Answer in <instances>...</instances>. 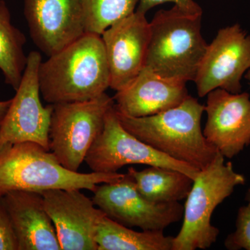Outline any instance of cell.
I'll list each match as a JSON object with an SVG mask.
<instances>
[{"label":"cell","instance_id":"6da1fadb","mask_svg":"<svg viewBox=\"0 0 250 250\" xmlns=\"http://www.w3.org/2000/svg\"><path fill=\"white\" fill-rule=\"evenodd\" d=\"M41 94L47 103L93 100L110 87V72L101 36L85 33L41 62Z\"/></svg>","mask_w":250,"mask_h":250},{"label":"cell","instance_id":"7a4b0ae2","mask_svg":"<svg viewBox=\"0 0 250 250\" xmlns=\"http://www.w3.org/2000/svg\"><path fill=\"white\" fill-rule=\"evenodd\" d=\"M204 111L205 106L190 95L178 106L153 116L136 118L116 110L122 125L137 139L199 171L207 168L219 152L203 134Z\"/></svg>","mask_w":250,"mask_h":250},{"label":"cell","instance_id":"3957f363","mask_svg":"<svg viewBox=\"0 0 250 250\" xmlns=\"http://www.w3.org/2000/svg\"><path fill=\"white\" fill-rule=\"evenodd\" d=\"M202 16L174 5L157 11L149 22L146 67L164 78L194 81L208 46L202 35Z\"/></svg>","mask_w":250,"mask_h":250},{"label":"cell","instance_id":"277c9868","mask_svg":"<svg viewBox=\"0 0 250 250\" xmlns=\"http://www.w3.org/2000/svg\"><path fill=\"white\" fill-rule=\"evenodd\" d=\"M125 174L69 170L50 151L35 143H18L0 154V194L22 190L41 192L50 189L95 191L100 184L120 180Z\"/></svg>","mask_w":250,"mask_h":250},{"label":"cell","instance_id":"5b68a950","mask_svg":"<svg viewBox=\"0 0 250 250\" xmlns=\"http://www.w3.org/2000/svg\"><path fill=\"white\" fill-rule=\"evenodd\" d=\"M243 174L225 162L220 152L207 168L199 171L187 197L184 221L178 234L174 236L172 250H207L217 241L220 230L211 224L212 215L218 205L244 185Z\"/></svg>","mask_w":250,"mask_h":250},{"label":"cell","instance_id":"8992f818","mask_svg":"<svg viewBox=\"0 0 250 250\" xmlns=\"http://www.w3.org/2000/svg\"><path fill=\"white\" fill-rule=\"evenodd\" d=\"M114 104L106 93L87 101L53 104L49 147L61 165L78 172Z\"/></svg>","mask_w":250,"mask_h":250},{"label":"cell","instance_id":"52a82bcc","mask_svg":"<svg viewBox=\"0 0 250 250\" xmlns=\"http://www.w3.org/2000/svg\"><path fill=\"white\" fill-rule=\"evenodd\" d=\"M85 162L93 172L115 173L125 166L147 165L180 171L192 179L199 170L159 152L137 139L122 125L115 104L105 118L103 131L93 143Z\"/></svg>","mask_w":250,"mask_h":250},{"label":"cell","instance_id":"ba28073f","mask_svg":"<svg viewBox=\"0 0 250 250\" xmlns=\"http://www.w3.org/2000/svg\"><path fill=\"white\" fill-rule=\"evenodd\" d=\"M42 62L39 52L27 56L21 84L0 125V154L18 143H37L49 151V132L53 104L41 103L39 69Z\"/></svg>","mask_w":250,"mask_h":250},{"label":"cell","instance_id":"9c48e42d","mask_svg":"<svg viewBox=\"0 0 250 250\" xmlns=\"http://www.w3.org/2000/svg\"><path fill=\"white\" fill-rule=\"evenodd\" d=\"M92 200L106 216L128 227L141 230L164 231L184 215L178 202L156 203L143 197L129 174L120 180L99 184Z\"/></svg>","mask_w":250,"mask_h":250},{"label":"cell","instance_id":"30bf717a","mask_svg":"<svg viewBox=\"0 0 250 250\" xmlns=\"http://www.w3.org/2000/svg\"><path fill=\"white\" fill-rule=\"evenodd\" d=\"M250 68V36L238 24L223 28L207 50L193 82L200 98L221 88L242 91L241 80Z\"/></svg>","mask_w":250,"mask_h":250},{"label":"cell","instance_id":"8fae6325","mask_svg":"<svg viewBox=\"0 0 250 250\" xmlns=\"http://www.w3.org/2000/svg\"><path fill=\"white\" fill-rule=\"evenodd\" d=\"M80 189H50L41 192L63 250H98L99 221L104 213Z\"/></svg>","mask_w":250,"mask_h":250},{"label":"cell","instance_id":"7c38bea8","mask_svg":"<svg viewBox=\"0 0 250 250\" xmlns=\"http://www.w3.org/2000/svg\"><path fill=\"white\" fill-rule=\"evenodd\" d=\"M102 36L108 69L110 88L121 91L146 66L149 41V22L136 10L108 28Z\"/></svg>","mask_w":250,"mask_h":250},{"label":"cell","instance_id":"4fadbf2b","mask_svg":"<svg viewBox=\"0 0 250 250\" xmlns=\"http://www.w3.org/2000/svg\"><path fill=\"white\" fill-rule=\"evenodd\" d=\"M24 14L33 42L48 57L86 33L81 0H24Z\"/></svg>","mask_w":250,"mask_h":250},{"label":"cell","instance_id":"5bb4252c","mask_svg":"<svg viewBox=\"0 0 250 250\" xmlns=\"http://www.w3.org/2000/svg\"><path fill=\"white\" fill-rule=\"evenodd\" d=\"M207 96L203 134L225 158L232 159L250 144V95L217 88Z\"/></svg>","mask_w":250,"mask_h":250},{"label":"cell","instance_id":"9a60e30c","mask_svg":"<svg viewBox=\"0 0 250 250\" xmlns=\"http://www.w3.org/2000/svg\"><path fill=\"white\" fill-rule=\"evenodd\" d=\"M9 213L18 250H60L55 227L41 192L16 190L0 197Z\"/></svg>","mask_w":250,"mask_h":250},{"label":"cell","instance_id":"2e32d148","mask_svg":"<svg viewBox=\"0 0 250 250\" xmlns=\"http://www.w3.org/2000/svg\"><path fill=\"white\" fill-rule=\"evenodd\" d=\"M186 84L145 66L128 86L117 92L115 108L122 114L136 118L158 114L178 106L188 96Z\"/></svg>","mask_w":250,"mask_h":250},{"label":"cell","instance_id":"e0dca14e","mask_svg":"<svg viewBox=\"0 0 250 250\" xmlns=\"http://www.w3.org/2000/svg\"><path fill=\"white\" fill-rule=\"evenodd\" d=\"M127 174L140 193L156 203L178 202L187 198L193 184V179L187 174L159 166H149L141 171L130 167Z\"/></svg>","mask_w":250,"mask_h":250},{"label":"cell","instance_id":"ac0fdd59","mask_svg":"<svg viewBox=\"0 0 250 250\" xmlns=\"http://www.w3.org/2000/svg\"><path fill=\"white\" fill-rule=\"evenodd\" d=\"M174 236L164 231H134L104 215L95 241L98 250H172Z\"/></svg>","mask_w":250,"mask_h":250},{"label":"cell","instance_id":"d6986e66","mask_svg":"<svg viewBox=\"0 0 250 250\" xmlns=\"http://www.w3.org/2000/svg\"><path fill=\"white\" fill-rule=\"evenodd\" d=\"M26 38L11 22V13L4 0H0V70L6 83L18 89L27 65L24 52Z\"/></svg>","mask_w":250,"mask_h":250},{"label":"cell","instance_id":"ffe728a7","mask_svg":"<svg viewBox=\"0 0 250 250\" xmlns=\"http://www.w3.org/2000/svg\"><path fill=\"white\" fill-rule=\"evenodd\" d=\"M85 32L102 36L121 20L136 11L139 0H81Z\"/></svg>","mask_w":250,"mask_h":250},{"label":"cell","instance_id":"44dd1931","mask_svg":"<svg viewBox=\"0 0 250 250\" xmlns=\"http://www.w3.org/2000/svg\"><path fill=\"white\" fill-rule=\"evenodd\" d=\"M229 250H250V203L240 207L237 213L236 230L225 241Z\"/></svg>","mask_w":250,"mask_h":250},{"label":"cell","instance_id":"7402d4cb","mask_svg":"<svg viewBox=\"0 0 250 250\" xmlns=\"http://www.w3.org/2000/svg\"><path fill=\"white\" fill-rule=\"evenodd\" d=\"M0 250H18L17 236L9 213L0 200Z\"/></svg>","mask_w":250,"mask_h":250},{"label":"cell","instance_id":"603a6c76","mask_svg":"<svg viewBox=\"0 0 250 250\" xmlns=\"http://www.w3.org/2000/svg\"><path fill=\"white\" fill-rule=\"evenodd\" d=\"M165 3H173L174 6L192 14H202L201 6L195 0H139L137 10L146 14L149 10Z\"/></svg>","mask_w":250,"mask_h":250},{"label":"cell","instance_id":"cb8c5ba5","mask_svg":"<svg viewBox=\"0 0 250 250\" xmlns=\"http://www.w3.org/2000/svg\"><path fill=\"white\" fill-rule=\"evenodd\" d=\"M12 99L6 100V101H0V125L2 123L8 110H9L10 105H11Z\"/></svg>","mask_w":250,"mask_h":250},{"label":"cell","instance_id":"d4e9b609","mask_svg":"<svg viewBox=\"0 0 250 250\" xmlns=\"http://www.w3.org/2000/svg\"><path fill=\"white\" fill-rule=\"evenodd\" d=\"M246 200L250 203V188L248 189V191L246 192Z\"/></svg>","mask_w":250,"mask_h":250},{"label":"cell","instance_id":"484cf974","mask_svg":"<svg viewBox=\"0 0 250 250\" xmlns=\"http://www.w3.org/2000/svg\"><path fill=\"white\" fill-rule=\"evenodd\" d=\"M245 77H246L247 80L249 81L250 84V68L249 69V70H248V72H246V76Z\"/></svg>","mask_w":250,"mask_h":250},{"label":"cell","instance_id":"4316f807","mask_svg":"<svg viewBox=\"0 0 250 250\" xmlns=\"http://www.w3.org/2000/svg\"><path fill=\"white\" fill-rule=\"evenodd\" d=\"M1 196H2V195H1V194H0V197H1Z\"/></svg>","mask_w":250,"mask_h":250}]
</instances>
